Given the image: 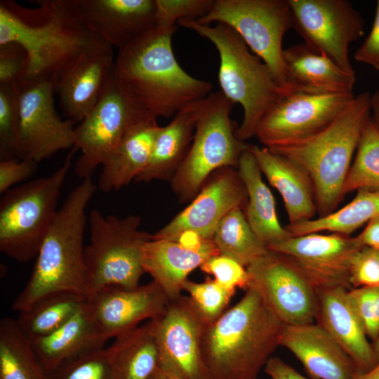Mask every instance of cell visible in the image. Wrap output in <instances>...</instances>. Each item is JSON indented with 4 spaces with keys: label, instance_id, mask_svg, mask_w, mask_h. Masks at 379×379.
<instances>
[{
    "label": "cell",
    "instance_id": "cell-43",
    "mask_svg": "<svg viewBox=\"0 0 379 379\" xmlns=\"http://www.w3.org/2000/svg\"><path fill=\"white\" fill-rule=\"evenodd\" d=\"M350 281L352 288L379 286V249L362 247L354 253Z\"/></svg>",
    "mask_w": 379,
    "mask_h": 379
},
{
    "label": "cell",
    "instance_id": "cell-2",
    "mask_svg": "<svg viewBox=\"0 0 379 379\" xmlns=\"http://www.w3.org/2000/svg\"><path fill=\"white\" fill-rule=\"evenodd\" d=\"M177 27H156L118 50L113 72L152 117H170L186 105L204 99L211 82L188 74L172 48Z\"/></svg>",
    "mask_w": 379,
    "mask_h": 379
},
{
    "label": "cell",
    "instance_id": "cell-35",
    "mask_svg": "<svg viewBox=\"0 0 379 379\" xmlns=\"http://www.w3.org/2000/svg\"><path fill=\"white\" fill-rule=\"evenodd\" d=\"M213 241L220 254L234 259L246 268L269 251L251 227L241 208L232 210L223 218Z\"/></svg>",
    "mask_w": 379,
    "mask_h": 379
},
{
    "label": "cell",
    "instance_id": "cell-44",
    "mask_svg": "<svg viewBox=\"0 0 379 379\" xmlns=\"http://www.w3.org/2000/svg\"><path fill=\"white\" fill-rule=\"evenodd\" d=\"M27 64V54L19 44L0 45V84L20 83L25 77Z\"/></svg>",
    "mask_w": 379,
    "mask_h": 379
},
{
    "label": "cell",
    "instance_id": "cell-5",
    "mask_svg": "<svg viewBox=\"0 0 379 379\" xmlns=\"http://www.w3.org/2000/svg\"><path fill=\"white\" fill-rule=\"evenodd\" d=\"M371 118V94L355 95L347 109L319 133L269 149L301 166L310 177L319 217L336 210L363 129Z\"/></svg>",
    "mask_w": 379,
    "mask_h": 379
},
{
    "label": "cell",
    "instance_id": "cell-11",
    "mask_svg": "<svg viewBox=\"0 0 379 379\" xmlns=\"http://www.w3.org/2000/svg\"><path fill=\"white\" fill-rule=\"evenodd\" d=\"M149 117L112 70L97 105L74 129V147L81 151L75 174L82 180L91 178L128 130Z\"/></svg>",
    "mask_w": 379,
    "mask_h": 379
},
{
    "label": "cell",
    "instance_id": "cell-16",
    "mask_svg": "<svg viewBox=\"0 0 379 379\" xmlns=\"http://www.w3.org/2000/svg\"><path fill=\"white\" fill-rule=\"evenodd\" d=\"M152 321L159 367L185 379H207L201 343L209 324L190 296L170 300L165 311Z\"/></svg>",
    "mask_w": 379,
    "mask_h": 379
},
{
    "label": "cell",
    "instance_id": "cell-41",
    "mask_svg": "<svg viewBox=\"0 0 379 379\" xmlns=\"http://www.w3.org/2000/svg\"><path fill=\"white\" fill-rule=\"evenodd\" d=\"M200 269L213 275L218 283L228 289L246 290L249 286L246 268L229 256L220 253L213 255L201 265Z\"/></svg>",
    "mask_w": 379,
    "mask_h": 379
},
{
    "label": "cell",
    "instance_id": "cell-22",
    "mask_svg": "<svg viewBox=\"0 0 379 379\" xmlns=\"http://www.w3.org/2000/svg\"><path fill=\"white\" fill-rule=\"evenodd\" d=\"M315 320L352 359L361 373L378 364L375 353L350 300L348 289L317 291Z\"/></svg>",
    "mask_w": 379,
    "mask_h": 379
},
{
    "label": "cell",
    "instance_id": "cell-4",
    "mask_svg": "<svg viewBox=\"0 0 379 379\" xmlns=\"http://www.w3.org/2000/svg\"><path fill=\"white\" fill-rule=\"evenodd\" d=\"M86 178L74 187L58 210L36 257L31 277L12 303L22 312L53 293L72 291L88 296L84 239L86 210L97 190Z\"/></svg>",
    "mask_w": 379,
    "mask_h": 379
},
{
    "label": "cell",
    "instance_id": "cell-39",
    "mask_svg": "<svg viewBox=\"0 0 379 379\" xmlns=\"http://www.w3.org/2000/svg\"><path fill=\"white\" fill-rule=\"evenodd\" d=\"M48 379H112L105 347L72 359L48 374Z\"/></svg>",
    "mask_w": 379,
    "mask_h": 379
},
{
    "label": "cell",
    "instance_id": "cell-26",
    "mask_svg": "<svg viewBox=\"0 0 379 379\" xmlns=\"http://www.w3.org/2000/svg\"><path fill=\"white\" fill-rule=\"evenodd\" d=\"M114 64L113 52L86 56L70 67L55 86L63 112L81 122L99 101Z\"/></svg>",
    "mask_w": 379,
    "mask_h": 379
},
{
    "label": "cell",
    "instance_id": "cell-1",
    "mask_svg": "<svg viewBox=\"0 0 379 379\" xmlns=\"http://www.w3.org/2000/svg\"><path fill=\"white\" fill-rule=\"evenodd\" d=\"M36 3L38 7L27 8L12 0L0 1V45L15 42L27 54L20 83L50 81L55 86L83 58L112 51L83 22L73 0Z\"/></svg>",
    "mask_w": 379,
    "mask_h": 379
},
{
    "label": "cell",
    "instance_id": "cell-24",
    "mask_svg": "<svg viewBox=\"0 0 379 379\" xmlns=\"http://www.w3.org/2000/svg\"><path fill=\"white\" fill-rule=\"evenodd\" d=\"M286 91L314 95L353 92L355 73H350L304 43L284 50ZM283 92V93H284Z\"/></svg>",
    "mask_w": 379,
    "mask_h": 379
},
{
    "label": "cell",
    "instance_id": "cell-15",
    "mask_svg": "<svg viewBox=\"0 0 379 379\" xmlns=\"http://www.w3.org/2000/svg\"><path fill=\"white\" fill-rule=\"evenodd\" d=\"M18 159L37 164L75 145L74 121L58 114L50 81L19 84Z\"/></svg>",
    "mask_w": 379,
    "mask_h": 379
},
{
    "label": "cell",
    "instance_id": "cell-10",
    "mask_svg": "<svg viewBox=\"0 0 379 379\" xmlns=\"http://www.w3.org/2000/svg\"><path fill=\"white\" fill-rule=\"evenodd\" d=\"M199 23H223L243 39L270 68L281 93L286 91L282 40L292 27L288 0H214Z\"/></svg>",
    "mask_w": 379,
    "mask_h": 379
},
{
    "label": "cell",
    "instance_id": "cell-6",
    "mask_svg": "<svg viewBox=\"0 0 379 379\" xmlns=\"http://www.w3.org/2000/svg\"><path fill=\"white\" fill-rule=\"evenodd\" d=\"M177 25L193 30L214 44L220 56L221 92L234 104H240L244 111L237 137L244 142L255 136L260 120L281 94L270 68L227 25L210 26L184 19Z\"/></svg>",
    "mask_w": 379,
    "mask_h": 379
},
{
    "label": "cell",
    "instance_id": "cell-52",
    "mask_svg": "<svg viewBox=\"0 0 379 379\" xmlns=\"http://www.w3.org/2000/svg\"><path fill=\"white\" fill-rule=\"evenodd\" d=\"M372 347L378 363H379V337L375 341H373Z\"/></svg>",
    "mask_w": 379,
    "mask_h": 379
},
{
    "label": "cell",
    "instance_id": "cell-29",
    "mask_svg": "<svg viewBox=\"0 0 379 379\" xmlns=\"http://www.w3.org/2000/svg\"><path fill=\"white\" fill-rule=\"evenodd\" d=\"M202 100L186 105L160 127L149 162L135 182L171 181L192 145Z\"/></svg>",
    "mask_w": 379,
    "mask_h": 379
},
{
    "label": "cell",
    "instance_id": "cell-9",
    "mask_svg": "<svg viewBox=\"0 0 379 379\" xmlns=\"http://www.w3.org/2000/svg\"><path fill=\"white\" fill-rule=\"evenodd\" d=\"M88 219L90 241L84 254L88 296L109 286H139L145 273L142 264V248L152 239V234L140 229L141 218L135 215L123 218L104 215L93 209Z\"/></svg>",
    "mask_w": 379,
    "mask_h": 379
},
{
    "label": "cell",
    "instance_id": "cell-28",
    "mask_svg": "<svg viewBox=\"0 0 379 379\" xmlns=\"http://www.w3.org/2000/svg\"><path fill=\"white\" fill-rule=\"evenodd\" d=\"M160 127L152 117L133 125L101 165L98 189L109 192L135 181L149 162Z\"/></svg>",
    "mask_w": 379,
    "mask_h": 379
},
{
    "label": "cell",
    "instance_id": "cell-33",
    "mask_svg": "<svg viewBox=\"0 0 379 379\" xmlns=\"http://www.w3.org/2000/svg\"><path fill=\"white\" fill-rule=\"evenodd\" d=\"M86 295L64 291L47 295L29 309L20 312L16 319L29 340L48 335L72 318L86 303Z\"/></svg>",
    "mask_w": 379,
    "mask_h": 379
},
{
    "label": "cell",
    "instance_id": "cell-7",
    "mask_svg": "<svg viewBox=\"0 0 379 379\" xmlns=\"http://www.w3.org/2000/svg\"><path fill=\"white\" fill-rule=\"evenodd\" d=\"M73 147L51 175L4 192L0 201V251L26 262L36 258L58 211L62 186L72 166Z\"/></svg>",
    "mask_w": 379,
    "mask_h": 379
},
{
    "label": "cell",
    "instance_id": "cell-20",
    "mask_svg": "<svg viewBox=\"0 0 379 379\" xmlns=\"http://www.w3.org/2000/svg\"><path fill=\"white\" fill-rule=\"evenodd\" d=\"M86 25L118 50L157 26L155 0H73Z\"/></svg>",
    "mask_w": 379,
    "mask_h": 379
},
{
    "label": "cell",
    "instance_id": "cell-47",
    "mask_svg": "<svg viewBox=\"0 0 379 379\" xmlns=\"http://www.w3.org/2000/svg\"><path fill=\"white\" fill-rule=\"evenodd\" d=\"M264 369L272 379H308L277 357H271Z\"/></svg>",
    "mask_w": 379,
    "mask_h": 379
},
{
    "label": "cell",
    "instance_id": "cell-40",
    "mask_svg": "<svg viewBox=\"0 0 379 379\" xmlns=\"http://www.w3.org/2000/svg\"><path fill=\"white\" fill-rule=\"evenodd\" d=\"M213 3V0H155L156 27L174 28L181 20H199L209 12Z\"/></svg>",
    "mask_w": 379,
    "mask_h": 379
},
{
    "label": "cell",
    "instance_id": "cell-34",
    "mask_svg": "<svg viewBox=\"0 0 379 379\" xmlns=\"http://www.w3.org/2000/svg\"><path fill=\"white\" fill-rule=\"evenodd\" d=\"M0 379H48L16 319L0 321Z\"/></svg>",
    "mask_w": 379,
    "mask_h": 379
},
{
    "label": "cell",
    "instance_id": "cell-42",
    "mask_svg": "<svg viewBox=\"0 0 379 379\" xmlns=\"http://www.w3.org/2000/svg\"><path fill=\"white\" fill-rule=\"evenodd\" d=\"M348 293L367 337H379V286L352 288Z\"/></svg>",
    "mask_w": 379,
    "mask_h": 379
},
{
    "label": "cell",
    "instance_id": "cell-31",
    "mask_svg": "<svg viewBox=\"0 0 379 379\" xmlns=\"http://www.w3.org/2000/svg\"><path fill=\"white\" fill-rule=\"evenodd\" d=\"M105 351L112 379H149L159 367L153 321L117 335Z\"/></svg>",
    "mask_w": 379,
    "mask_h": 379
},
{
    "label": "cell",
    "instance_id": "cell-17",
    "mask_svg": "<svg viewBox=\"0 0 379 379\" xmlns=\"http://www.w3.org/2000/svg\"><path fill=\"white\" fill-rule=\"evenodd\" d=\"M247 201L237 168H220L209 176L186 208L152 234V239L177 241L183 233L192 232L203 240H213L223 218L236 208L244 211Z\"/></svg>",
    "mask_w": 379,
    "mask_h": 379
},
{
    "label": "cell",
    "instance_id": "cell-23",
    "mask_svg": "<svg viewBox=\"0 0 379 379\" xmlns=\"http://www.w3.org/2000/svg\"><path fill=\"white\" fill-rule=\"evenodd\" d=\"M213 240L188 247L176 241L150 239L142 248V264L170 300L181 295L188 275L207 260L219 254Z\"/></svg>",
    "mask_w": 379,
    "mask_h": 379
},
{
    "label": "cell",
    "instance_id": "cell-25",
    "mask_svg": "<svg viewBox=\"0 0 379 379\" xmlns=\"http://www.w3.org/2000/svg\"><path fill=\"white\" fill-rule=\"evenodd\" d=\"M261 172L281 194L289 220L294 225L314 218L317 212L312 180L291 159L268 148L249 145Z\"/></svg>",
    "mask_w": 379,
    "mask_h": 379
},
{
    "label": "cell",
    "instance_id": "cell-18",
    "mask_svg": "<svg viewBox=\"0 0 379 379\" xmlns=\"http://www.w3.org/2000/svg\"><path fill=\"white\" fill-rule=\"evenodd\" d=\"M361 248L355 237L312 233L291 237L268 250L286 257L317 291L333 288H352L350 263Z\"/></svg>",
    "mask_w": 379,
    "mask_h": 379
},
{
    "label": "cell",
    "instance_id": "cell-38",
    "mask_svg": "<svg viewBox=\"0 0 379 379\" xmlns=\"http://www.w3.org/2000/svg\"><path fill=\"white\" fill-rule=\"evenodd\" d=\"M182 291L189 293L190 298L208 324L215 321L226 311L236 291L225 288L210 277L201 283L187 279L183 284Z\"/></svg>",
    "mask_w": 379,
    "mask_h": 379
},
{
    "label": "cell",
    "instance_id": "cell-19",
    "mask_svg": "<svg viewBox=\"0 0 379 379\" xmlns=\"http://www.w3.org/2000/svg\"><path fill=\"white\" fill-rule=\"evenodd\" d=\"M169 302L154 281L135 288L106 286L87 298L90 310L108 340L139 326L145 320L157 319Z\"/></svg>",
    "mask_w": 379,
    "mask_h": 379
},
{
    "label": "cell",
    "instance_id": "cell-3",
    "mask_svg": "<svg viewBox=\"0 0 379 379\" xmlns=\"http://www.w3.org/2000/svg\"><path fill=\"white\" fill-rule=\"evenodd\" d=\"M284 324L248 287L242 298L209 324L201 343L207 379H258Z\"/></svg>",
    "mask_w": 379,
    "mask_h": 379
},
{
    "label": "cell",
    "instance_id": "cell-51",
    "mask_svg": "<svg viewBox=\"0 0 379 379\" xmlns=\"http://www.w3.org/2000/svg\"><path fill=\"white\" fill-rule=\"evenodd\" d=\"M355 379H379V363L371 370L360 373Z\"/></svg>",
    "mask_w": 379,
    "mask_h": 379
},
{
    "label": "cell",
    "instance_id": "cell-8",
    "mask_svg": "<svg viewBox=\"0 0 379 379\" xmlns=\"http://www.w3.org/2000/svg\"><path fill=\"white\" fill-rule=\"evenodd\" d=\"M234 104L221 91L201 100L189 152L170 182L179 200L192 201L209 176L225 167L237 168L249 145L236 135L230 113Z\"/></svg>",
    "mask_w": 379,
    "mask_h": 379
},
{
    "label": "cell",
    "instance_id": "cell-27",
    "mask_svg": "<svg viewBox=\"0 0 379 379\" xmlns=\"http://www.w3.org/2000/svg\"><path fill=\"white\" fill-rule=\"evenodd\" d=\"M107 340L86 302L61 327L48 335L29 341L48 374L72 359L104 348Z\"/></svg>",
    "mask_w": 379,
    "mask_h": 379
},
{
    "label": "cell",
    "instance_id": "cell-48",
    "mask_svg": "<svg viewBox=\"0 0 379 379\" xmlns=\"http://www.w3.org/2000/svg\"><path fill=\"white\" fill-rule=\"evenodd\" d=\"M355 239L362 247L379 249V215L370 220L363 231Z\"/></svg>",
    "mask_w": 379,
    "mask_h": 379
},
{
    "label": "cell",
    "instance_id": "cell-36",
    "mask_svg": "<svg viewBox=\"0 0 379 379\" xmlns=\"http://www.w3.org/2000/svg\"><path fill=\"white\" fill-rule=\"evenodd\" d=\"M360 190L379 191V131L371 118L361 133L343 192L345 196Z\"/></svg>",
    "mask_w": 379,
    "mask_h": 379
},
{
    "label": "cell",
    "instance_id": "cell-49",
    "mask_svg": "<svg viewBox=\"0 0 379 379\" xmlns=\"http://www.w3.org/2000/svg\"><path fill=\"white\" fill-rule=\"evenodd\" d=\"M371 119L379 131V88L371 94Z\"/></svg>",
    "mask_w": 379,
    "mask_h": 379
},
{
    "label": "cell",
    "instance_id": "cell-13",
    "mask_svg": "<svg viewBox=\"0 0 379 379\" xmlns=\"http://www.w3.org/2000/svg\"><path fill=\"white\" fill-rule=\"evenodd\" d=\"M354 97L353 92L325 95L281 93L260 120L255 136L268 149L303 140L330 125Z\"/></svg>",
    "mask_w": 379,
    "mask_h": 379
},
{
    "label": "cell",
    "instance_id": "cell-12",
    "mask_svg": "<svg viewBox=\"0 0 379 379\" xmlns=\"http://www.w3.org/2000/svg\"><path fill=\"white\" fill-rule=\"evenodd\" d=\"M292 28L304 44L345 71L355 73L349 58L351 43L362 36L364 20L347 0H288Z\"/></svg>",
    "mask_w": 379,
    "mask_h": 379
},
{
    "label": "cell",
    "instance_id": "cell-50",
    "mask_svg": "<svg viewBox=\"0 0 379 379\" xmlns=\"http://www.w3.org/2000/svg\"><path fill=\"white\" fill-rule=\"evenodd\" d=\"M149 379H185L178 375L158 367Z\"/></svg>",
    "mask_w": 379,
    "mask_h": 379
},
{
    "label": "cell",
    "instance_id": "cell-45",
    "mask_svg": "<svg viewBox=\"0 0 379 379\" xmlns=\"http://www.w3.org/2000/svg\"><path fill=\"white\" fill-rule=\"evenodd\" d=\"M37 163L30 159L13 158L0 161V193L2 194L18 183L30 178Z\"/></svg>",
    "mask_w": 379,
    "mask_h": 379
},
{
    "label": "cell",
    "instance_id": "cell-21",
    "mask_svg": "<svg viewBox=\"0 0 379 379\" xmlns=\"http://www.w3.org/2000/svg\"><path fill=\"white\" fill-rule=\"evenodd\" d=\"M279 346L288 349L314 379H355L352 359L318 324L284 325Z\"/></svg>",
    "mask_w": 379,
    "mask_h": 379
},
{
    "label": "cell",
    "instance_id": "cell-30",
    "mask_svg": "<svg viewBox=\"0 0 379 379\" xmlns=\"http://www.w3.org/2000/svg\"><path fill=\"white\" fill-rule=\"evenodd\" d=\"M237 171L248 196L244 213L256 235L267 248L291 237L279 221L274 198L263 182L262 172L248 147L239 159Z\"/></svg>",
    "mask_w": 379,
    "mask_h": 379
},
{
    "label": "cell",
    "instance_id": "cell-46",
    "mask_svg": "<svg viewBox=\"0 0 379 379\" xmlns=\"http://www.w3.org/2000/svg\"><path fill=\"white\" fill-rule=\"evenodd\" d=\"M354 60L379 72V0L377 1L372 28L354 53Z\"/></svg>",
    "mask_w": 379,
    "mask_h": 379
},
{
    "label": "cell",
    "instance_id": "cell-37",
    "mask_svg": "<svg viewBox=\"0 0 379 379\" xmlns=\"http://www.w3.org/2000/svg\"><path fill=\"white\" fill-rule=\"evenodd\" d=\"M19 83L0 84V161L18 158Z\"/></svg>",
    "mask_w": 379,
    "mask_h": 379
},
{
    "label": "cell",
    "instance_id": "cell-14",
    "mask_svg": "<svg viewBox=\"0 0 379 379\" xmlns=\"http://www.w3.org/2000/svg\"><path fill=\"white\" fill-rule=\"evenodd\" d=\"M249 286L285 325L314 323L317 291L284 255L269 250L246 267Z\"/></svg>",
    "mask_w": 379,
    "mask_h": 379
},
{
    "label": "cell",
    "instance_id": "cell-32",
    "mask_svg": "<svg viewBox=\"0 0 379 379\" xmlns=\"http://www.w3.org/2000/svg\"><path fill=\"white\" fill-rule=\"evenodd\" d=\"M379 215V191L360 190L347 204L325 215L286 227L291 237L330 232L350 236Z\"/></svg>",
    "mask_w": 379,
    "mask_h": 379
}]
</instances>
